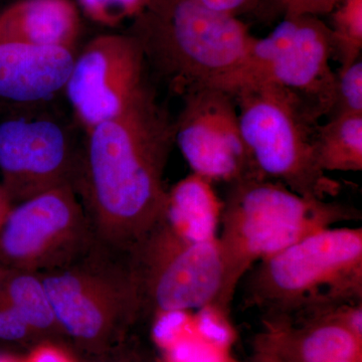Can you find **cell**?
Returning <instances> with one entry per match:
<instances>
[{"label": "cell", "mask_w": 362, "mask_h": 362, "mask_svg": "<svg viewBox=\"0 0 362 362\" xmlns=\"http://www.w3.org/2000/svg\"><path fill=\"white\" fill-rule=\"evenodd\" d=\"M87 134L74 187L95 240L128 254L165 214L175 121L145 85L120 115Z\"/></svg>", "instance_id": "cell-1"}, {"label": "cell", "mask_w": 362, "mask_h": 362, "mask_svg": "<svg viewBox=\"0 0 362 362\" xmlns=\"http://www.w3.org/2000/svg\"><path fill=\"white\" fill-rule=\"evenodd\" d=\"M359 218L356 207L302 197L265 176L230 183L218 238L223 281L211 308L228 316L235 290L252 267L312 233Z\"/></svg>", "instance_id": "cell-2"}, {"label": "cell", "mask_w": 362, "mask_h": 362, "mask_svg": "<svg viewBox=\"0 0 362 362\" xmlns=\"http://www.w3.org/2000/svg\"><path fill=\"white\" fill-rule=\"evenodd\" d=\"M244 302L264 318L303 320L362 302V228H324L252 267Z\"/></svg>", "instance_id": "cell-3"}, {"label": "cell", "mask_w": 362, "mask_h": 362, "mask_svg": "<svg viewBox=\"0 0 362 362\" xmlns=\"http://www.w3.org/2000/svg\"><path fill=\"white\" fill-rule=\"evenodd\" d=\"M39 275L64 337L90 354H106L144 314L129 255L96 240Z\"/></svg>", "instance_id": "cell-4"}, {"label": "cell", "mask_w": 362, "mask_h": 362, "mask_svg": "<svg viewBox=\"0 0 362 362\" xmlns=\"http://www.w3.org/2000/svg\"><path fill=\"white\" fill-rule=\"evenodd\" d=\"M135 37L146 64L181 96L225 80L256 40L233 14L197 0H168L156 9L146 32Z\"/></svg>", "instance_id": "cell-5"}, {"label": "cell", "mask_w": 362, "mask_h": 362, "mask_svg": "<svg viewBox=\"0 0 362 362\" xmlns=\"http://www.w3.org/2000/svg\"><path fill=\"white\" fill-rule=\"evenodd\" d=\"M230 94L243 139L262 175L308 199L339 194L341 185L316 162L314 136L321 117L310 105L273 85L250 86Z\"/></svg>", "instance_id": "cell-6"}, {"label": "cell", "mask_w": 362, "mask_h": 362, "mask_svg": "<svg viewBox=\"0 0 362 362\" xmlns=\"http://www.w3.org/2000/svg\"><path fill=\"white\" fill-rule=\"evenodd\" d=\"M330 30L304 16L287 18L265 39L256 40L233 74L211 87L233 93L250 86L290 90L323 117L334 103L337 71Z\"/></svg>", "instance_id": "cell-7"}, {"label": "cell", "mask_w": 362, "mask_h": 362, "mask_svg": "<svg viewBox=\"0 0 362 362\" xmlns=\"http://www.w3.org/2000/svg\"><path fill=\"white\" fill-rule=\"evenodd\" d=\"M144 314L213 307L223 281L218 238L185 239L165 218L129 252Z\"/></svg>", "instance_id": "cell-8"}, {"label": "cell", "mask_w": 362, "mask_h": 362, "mask_svg": "<svg viewBox=\"0 0 362 362\" xmlns=\"http://www.w3.org/2000/svg\"><path fill=\"white\" fill-rule=\"evenodd\" d=\"M94 240L77 190L66 183L11 207L0 226V265L42 273L71 261Z\"/></svg>", "instance_id": "cell-9"}, {"label": "cell", "mask_w": 362, "mask_h": 362, "mask_svg": "<svg viewBox=\"0 0 362 362\" xmlns=\"http://www.w3.org/2000/svg\"><path fill=\"white\" fill-rule=\"evenodd\" d=\"M182 99L175 139L192 173L213 182L263 176L243 139L233 94L202 86L187 90Z\"/></svg>", "instance_id": "cell-10"}, {"label": "cell", "mask_w": 362, "mask_h": 362, "mask_svg": "<svg viewBox=\"0 0 362 362\" xmlns=\"http://www.w3.org/2000/svg\"><path fill=\"white\" fill-rule=\"evenodd\" d=\"M145 66L135 37L101 35L76 56L65 90L86 132L129 106L146 85Z\"/></svg>", "instance_id": "cell-11"}, {"label": "cell", "mask_w": 362, "mask_h": 362, "mask_svg": "<svg viewBox=\"0 0 362 362\" xmlns=\"http://www.w3.org/2000/svg\"><path fill=\"white\" fill-rule=\"evenodd\" d=\"M78 161L66 131L54 121L0 123V185L13 206L59 185H74Z\"/></svg>", "instance_id": "cell-12"}, {"label": "cell", "mask_w": 362, "mask_h": 362, "mask_svg": "<svg viewBox=\"0 0 362 362\" xmlns=\"http://www.w3.org/2000/svg\"><path fill=\"white\" fill-rule=\"evenodd\" d=\"M77 54L74 49L1 42L0 98L37 103L65 90Z\"/></svg>", "instance_id": "cell-13"}, {"label": "cell", "mask_w": 362, "mask_h": 362, "mask_svg": "<svg viewBox=\"0 0 362 362\" xmlns=\"http://www.w3.org/2000/svg\"><path fill=\"white\" fill-rule=\"evenodd\" d=\"M80 18L70 0H21L0 13V44L74 49Z\"/></svg>", "instance_id": "cell-14"}, {"label": "cell", "mask_w": 362, "mask_h": 362, "mask_svg": "<svg viewBox=\"0 0 362 362\" xmlns=\"http://www.w3.org/2000/svg\"><path fill=\"white\" fill-rule=\"evenodd\" d=\"M223 206L213 181L192 173L168 192L164 218L185 239L202 242L218 238Z\"/></svg>", "instance_id": "cell-15"}, {"label": "cell", "mask_w": 362, "mask_h": 362, "mask_svg": "<svg viewBox=\"0 0 362 362\" xmlns=\"http://www.w3.org/2000/svg\"><path fill=\"white\" fill-rule=\"evenodd\" d=\"M6 297L37 340H61L64 337L39 273L9 270L0 279Z\"/></svg>", "instance_id": "cell-16"}, {"label": "cell", "mask_w": 362, "mask_h": 362, "mask_svg": "<svg viewBox=\"0 0 362 362\" xmlns=\"http://www.w3.org/2000/svg\"><path fill=\"white\" fill-rule=\"evenodd\" d=\"M314 153L323 173L361 171L362 115L340 114L318 125Z\"/></svg>", "instance_id": "cell-17"}, {"label": "cell", "mask_w": 362, "mask_h": 362, "mask_svg": "<svg viewBox=\"0 0 362 362\" xmlns=\"http://www.w3.org/2000/svg\"><path fill=\"white\" fill-rule=\"evenodd\" d=\"M333 58L345 69L361 59L362 47V0H346L335 16L331 32Z\"/></svg>", "instance_id": "cell-18"}, {"label": "cell", "mask_w": 362, "mask_h": 362, "mask_svg": "<svg viewBox=\"0 0 362 362\" xmlns=\"http://www.w3.org/2000/svg\"><path fill=\"white\" fill-rule=\"evenodd\" d=\"M340 114L362 115V62L359 59L337 71L334 103L330 117Z\"/></svg>", "instance_id": "cell-19"}, {"label": "cell", "mask_w": 362, "mask_h": 362, "mask_svg": "<svg viewBox=\"0 0 362 362\" xmlns=\"http://www.w3.org/2000/svg\"><path fill=\"white\" fill-rule=\"evenodd\" d=\"M93 20L115 25L125 16L134 13L144 0H78Z\"/></svg>", "instance_id": "cell-20"}, {"label": "cell", "mask_w": 362, "mask_h": 362, "mask_svg": "<svg viewBox=\"0 0 362 362\" xmlns=\"http://www.w3.org/2000/svg\"><path fill=\"white\" fill-rule=\"evenodd\" d=\"M0 340L6 342L35 341L37 337L26 325L18 312L0 293Z\"/></svg>", "instance_id": "cell-21"}, {"label": "cell", "mask_w": 362, "mask_h": 362, "mask_svg": "<svg viewBox=\"0 0 362 362\" xmlns=\"http://www.w3.org/2000/svg\"><path fill=\"white\" fill-rule=\"evenodd\" d=\"M335 0H281L287 18L305 16L316 11H327Z\"/></svg>", "instance_id": "cell-22"}, {"label": "cell", "mask_w": 362, "mask_h": 362, "mask_svg": "<svg viewBox=\"0 0 362 362\" xmlns=\"http://www.w3.org/2000/svg\"><path fill=\"white\" fill-rule=\"evenodd\" d=\"M250 362H288L283 357L276 354L273 349L267 346L265 343L261 341L258 337L255 341V352L252 361Z\"/></svg>", "instance_id": "cell-23"}, {"label": "cell", "mask_w": 362, "mask_h": 362, "mask_svg": "<svg viewBox=\"0 0 362 362\" xmlns=\"http://www.w3.org/2000/svg\"><path fill=\"white\" fill-rule=\"evenodd\" d=\"M214 11L232 14L240 7L245 6L249 0H197Z\"/></svg>", "instance_id": "cell-24"}, {"label": "cell", "mask_w": 362, "mask_h": 362, "mask_svg": "<svg viewBox=\"0 0 362 362\" xmlns=\"http://www.w3.org/2000/svg\"><path fill=\"white\" fill-rule=\"evenodd\" d=\"M30 362H65V359L57 350L45 347L32 357Z\"/></svg>", "instance_id": "cell-25"}, {"label": "cell", "mask_w": 362, "mask_h": 362, "mask_svg": "<svg viewBox=\"0 0 362 362\" xmlns=\"http://www.w3.org/2000/svg\"><path fill=\"white\" fill-rule=\"evenodd\" d=\"M11 207H13V204L9 201L8 197H7L4 188L0 185V226H1L4 220H6L7 214L9 213Z\"/></svg>", "instance_id": "cell-26"}, {"label": "cell", "mask_w": 362, "mask_h": 362, "mask_svg": "<svg viewBox=\"0 0 362 362\" xmlns=\"http://www.w3.org/2000/svg\"><path fill=\"white\" fill-rule=\"evenodd\" d=\"M90 362H145L137 356H120L117 358H102Z\"/></svg>", "instance_id": "cell-27"}, {"label": "cell", "mask_w": 362, "mask_h": 362, "mask_svg": "<svg viewBox=\"0 0 362 362\" xmlns=\"http://www.w3.org/2000/svg\"><path fill=\"white\" fill-rule=\"evenodd\" d=\"M0 362H18L13 357L6 356V354H0Z\"/></svg>", "instance_id": "cell-28"}, {"label": "cell", "mask_w": 362, "mask_h": 362, "mask_svg": "<svg viewBox=\"0 0 362 362\" xmlns=\"http://www.w3.org/2000/svg\"><path fill=\"white\" fill-rule=\"evenodd\" d=\"M8 271V269L4 268V267L0 265V279L4 278V276L6 275L7 272Z\"/></svg>", "instance_id": "cell-29"}]
</instances>
